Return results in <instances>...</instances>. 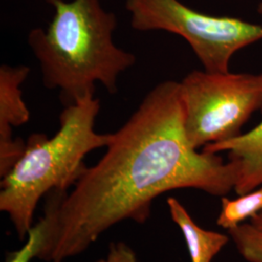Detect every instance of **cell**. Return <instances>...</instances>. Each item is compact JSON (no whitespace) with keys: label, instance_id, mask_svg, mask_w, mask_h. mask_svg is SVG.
Listing matches in <instances>:
<instances>
[{"label":"cell","instance_id":"cell-1","mask_svg":"<svg viewBox=\"0 0 262 262\" xmlns=\"http://www.w3.org/2000/svg\"><path fill=\"white\" fill-rule=\"evenodd\" d=\"M184 120L180 82L164 81L150 90L71 192L48 194L51 227L38 258L64 262L122 222L145 224L155 199L170 190L194 188L223 197L234 189L236 163L194 149Z\"/></svg>","mask_w":262,"mask_h":262},{"label":"cell","instance_id":"cell-2","mask_svg":"<svg viewBox=\"0 0 262 262\" xmlns=\"http://www.w3.org/2000/svg\"><path fill=\"white\" fill-rule=\"evenodd\" d=\"M47 1L55 7L54 19L46 31L34 28L28 35L44 85L60 91L64 107L94 96L95 83L116 94L119 76L136 62V56L114 43L116 15L101 0Z\"/></svg>","mask_w":262,"mask_h":262},{"label":"cell","instance_id":"cell-3","mask_svg":"<svg viewBox=\"0 0 262 262\" xmlns=\"http://www.w3.org/2000/svg\"><path fill=\"white\" fill-rule=\"evenodd\" d=\"M100 101L88 96L67 106L59 116V129L29 136L21 158L2 178L0 211L9 215L19 240H25L33 224L41 198L50 192L74 187L86 168L84 157L107 147L112 133L94 130Z\"/></svg>","mask_w":262,"mask_h":262},{"label":"cell","instance_id":"cell-4","mask_svg":"<svg viewBox=\"0 0 262 262\" xmlns=\"http://www.w3.org/2000/svg\"><path fill=\"white\" fill-rule=\"evenodd\" d=\"M185 130L194 149L234 138L262 107V73L194 70L180 82Z\"/></svg>","mask_w":262,"mask_h":262},{"label":"cell","instance_id":"cell-5","mask_svg":"<svg viewBox=\"0 0 262 262\" xmlns=\"http://www.w3.org/2000/svg\"><path fill=\"white\" fill-rule=\"evenodd\" d=\"M125 8L135 30H163L184 38L211 73L229 72L232 56L262 39V26L207 15L179 0H126Z\"/></svg>","mask_w":262,"mask_h":262},{"label":"cell","instance_id":"cell-6","mask_svg":"<svg viewBox=\"0 0 262 262\" xmlns=\"http://www.w3.org/2000/svg\"><path fill=\"white\" fill-rule=\"evenodd\" d=\"M30 73L26 66H0V176L5 177L18 162L26 145L13 137V128L29 121L30 113L21 94V84Z\"/></svg>","mask_w":262,"mask_h":262},{"label":"cell","instance_id":"cell-7","mask_svg":"<svg viewBox=\"0 0 262 262\" xmlns=\"http://www.w3.org/2000/svg\"><path fill=\"white\" fill-rule=\"evenodd\" d=\"M203 151L220 154L226 151L228 159L238 168L234 190L238 195L250 192L262 185V121L252 130L234 138L209 144Z\"/></svg>","mask_w":262,"mask_h":262},{"label":"cell","instance_id":"cell-8","mask_svg":"<svg viewBox=\"0 0 262 262\" xmlns=\"http://www.w3.org/2000/svg\"><path fill=\"white\" fill-rule=\"evenodd\" d=\"M167 206L172 221L185 238L190 262H212L229 242V235L206 230L197 225L176 197H168Z\"/></svg>","mask_w":262,"mask_h":262},{"label":"cell","instance_id":"cell-9","mask_svg":"<svg viewBox=\"0 0 262 262\" xmlns=\"http://www.w3.org/2000/svg\"><path fill=\"white\" fill-rule=\"evenodd\" d=\"M262 212V185L236 199L222 197V208L216 225L230 230Z\"/></svg>","mask_w":262,"mask_h":262},{"label":"cell","instance_id":"cell-10","mask_svg":"<svg viewBox=\"0 0 262 262\" xmlns=\"http://www.w3.org/2000/svg\"><path fill=\"white\" fill-rule=\"evenodd\" d=\"M50 227L51 216L44 211V215L29 229L25 245L18 251L8 253L5 262H30L38 258L47 243Z\"/></svg>","mask_w":262,"mask_h":262},{"label":"cell","instance_id":"cell-11","mask_svg":"<svg viewBox=\"0 0 262 262\" xmlns=\"http://www.w3.org/2000/svg\"><path fill=\"white\" fill-rule=\"evenodd\" d=\"M227 232L244 259L262 262V230L250 223L238 225Z\"/></svg>","mask_w":262,"mask_h":262},{"label":"cell","instance_id":"cell-12","mask_svg":"<svg viewBox=\"0 0 262 262\" xmlns=\"http://www.w3.org/2000/svg\"><path fill=\"white\" fill-rule=\"evenodd\" d=\"M95 262H139V259L129 245L124 242H116L110 244L106 257Z\"/></svg>","mask_w":262,"mask_h":262},{"label":"cell","instance_id":"cell-13","mask_svg":"<svg viewBox=\"0 0 262 262\" xmlns=\"http://www.w3.org/2000/svg\"><path fill=\"white\" fill-rule=\"evenodd\" d=\"M251 224L254 225L256 228L262 230V212L258 215L253 216V219H251Z\"/></svg>","mask_w":262,"mask_h":262},{"label":"cell","instance_id":"cell-14","mask_svg":"<svg viewBox=\"0 0 262 262\" xmlns=\"http://www.w3.org/2000/svg\"><path fill=\"white\" fill-rule=\"evenodd\" d=\"M257 12H258V14L261 16L262 18V0L261 2L259 3V5H258V8H257Z\"/></svg>","mask_w":262,"mask_h":262}]
</instances>
